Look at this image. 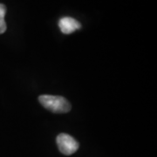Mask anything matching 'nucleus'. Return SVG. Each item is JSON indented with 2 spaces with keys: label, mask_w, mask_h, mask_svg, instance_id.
Instances as JSON below:
<instances>
[{
  "label": "nucleus",
  "mask_w": 157,
  "mask_h": 157,
  "mask_svg": "<svg viewBox=\"0 0 157 157\" xmlns=\"http://www.w3.org/2000/svg\"><path fill=\"white\" fill-rule=\"evenodd\" d=\"M39 102L43 107L55 113H65L71 110V105L64 97L55 95H41Z\"/></svg>",
  "instance_id": "obj_1"
},
{
  "label": "nucleus",
  "mask_w": 157,
  "mask_h": 157,
  "mask_svg": "<svg viewBox=\"0 0 157 157\" xmlns=\"http://www.w3.org/2000/svg\"><path fill=\"white\" fill-rule=\"evenodd\" d=\"M57 144L59 151L66 155H73L78 148V143L77 140L67 134H59L58 135Z\"/></svg>",
  "instance_id": "obj_2"
},
{
  "label": "nucleus",
  "mask_w": 157,
  "mask_h": 157,
  "mask_svg": "<svg viewBox=\"0 0 157 157\" xmlns=\"http://www.w3.org/2000/svg\"><path fill=\"white\" fill-rule=\"evenodd\" d=\"M59 27L64 34H71L80 29L81 25L71 17H64L59 19Z\"/></svg>",
  "instance_id": "obj_3"
},
{
  "label": "nucleus",
  "mask_w": 157,
  "mask_h": 157,
  "mask_svg": "<svg viewBox=\"0 0 157 157\" xmlns=\"http://www.w3.org/2000/svg\"><path fill=\"white\" fill-rule=\"evenodd\" d=\"M6 14V7L5 5L0 4V34L4 33L6 31V23L5 17Z\"/></svg>",
  "instance_id": "obj_4"
}]
</instances>
